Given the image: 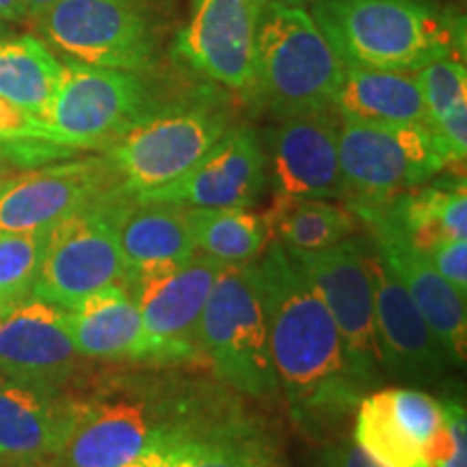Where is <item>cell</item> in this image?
Segmentation results:
<instances>
[{
  "label": "cell",
  "mask_w": 467,
  "mask_h": 467,
  "mask_svg": "<svg viewBox=\"0 0 467 467\" xmlns=\"http://www.w3.org/2000/svg\"><path fill=\"white\" fill-rule=\"evenodd\" d=\"M227 128L230 113L217 104L151 109L104 150V159L126 195H141L171 184L197 165Z\"/></svg>",
  "instance_id": "cell-6"
},
{
  "label": "cell",
  "mask_w": 467,
  "mask_h": 467,
  "mask_svg": "<svg viewBox=\"0 0 467 467\" xmlns=\"http://www.w3.org/2000/svg\"><path fill=\"white\" fill-rule=\"evenodd\" d=\"M323 467H383L370 454L361 451L353 440L337 441L323 454Z\"/></svg>",
  "instance_id": "cell-34"
},
{
  "label": "cell",
  "mask_w": 467,
  "mask_h": 467,
  "mask_svg": "<svg viewBox=\"0 0 467 467\" xmlns=\"http://www.w3.org/2000/svg\"><path fill=\"white\" fill-rule=\"evenodd\" d=\"M35 22L52 48L87 66L143 72L159 52L148 0H57Z\"/></svg>",
  "instance_id": "cell-9"
},
{
  "label": "cell",
  "mask_w": 467,
  "mask_h": 467,
  "mask_svg": "<svg viewBox=\"0 0 467 467\" xmlns=\"http://www.w3.org/2000/svg\"><path fill=\"white\" fill-rule=\"evenodd\" d=\"M61 78L42 117L52 143L66 150H107L151 110L141 72L63 58Z\"/></svg>",
  "instance_id": "cell-8"
},
{
  "label": "cell",
  "mask_w": 467,
  "mask_h": 467,
  "mask_svg": "<svg viewBox=\"0 0 467 467\" xmlns=\"http://www.w3.org/2000/svg\"><path fill=\"white\" fill-rule=\"evenodd\" d=\"M63 63L33 35L0 37V98L44 117L61 78Z\"/></svg>",
  "instance_id": "cell-27"
},
{
  "label": "cell",
  "mask_w": 467,
  "mask_h": 467,
  "mask_svg": "<svg viewBox=\"0 0 467 467\" xmlns=\"http://www.w3.org/2000/svg\"><path fill=\"white\" fill-rule=\"evenodd\" d=\"M80 355L69 336L67 309L28 296L0 317V372L17 381L63 388Z\"/></svg>",
  "instance_id": "cell-20"
},
{
  "label": "cell",
  "mask_w": 467,
  "mask_h": 467,
  "mask_svg": "<svg viewBox=\"0 0 467 467\" xmlns=\"http://www.w3.org/2000/svg\"><path fill=\"white\" fill-rule=\"evenodd\" d=\"M223 262L197 251L184 265L128 277L154 364L182 366L202 358L200 325Z\"/></svg>",
  "instance_id": "cell-12"
},
{
  "label": "cell",
  "mask_w": 467,
  "mask_h": 467,
  "mask_svg": "<svg viewBox=\"0 0 467 467\" xmlns=\"http://www.w3.org/2000/svg\"><path fill=\"white\" fill-rule=\"evenodd\" d=\"M429 255L431 265L435 271L446 279L448 284L454 285L461 295L467 292V241L463 238H443L435 243L433 247L424 251Z\"/></svg>",
  "instance_id": "cell-33"
},
{
  "label": "cell",
  "mask_w": 467,
  "mask_h": 467,
  "mask_svg": "<svg viewBox=\"0 0 467 467\" xmlns=\"http://www.w3.org/2000/svg\"><path fill=\"white\" fill-rule=\"evenodd\" d=\"M9 165H16L14 148H11V143L0 141V171H3V169H7Z\"/></svg>",
  "instance_id": "cell-37"
},
{
  "label": "cell",
  "mask_w": 467,
  "mask_h": 467,
  "mask_svg": "<svg viewBox=\"0 0 467 467\" xmlns=\"http://www.w3.org/2000/svg\"><path fill=\"white\" fill-rule=\"evenodd\" d=\"M429 126L437 124L451 110L467 104L465 57H440L418 69Z\"/></svg>",
  "instance_id": "cell-31"
},
{
  "label": "cell",
  "mask_w": 467,
  "mask_h": 467,
  "mask_svg": "<svg viewBox=\"0 0 467 467\" xmlns=\"http://www.w3.org/2000/svg\"><path fill=\"white\" fill-rule=\"evenodd\" d=\"M241 418L230 396L178 372L115 375L76 399L50 467H130L156 448Z\"/></svg>",
  "instance_id": "cell-1"
},
{
  "label": "cell",
  "mask_w": 467,
  "mask_h": 467,
  "mask_svg": "<svg viewBox=\"0 0 467 467\" xmlns=\"http://www.w3.org/2000/svg\"><path fill=\"white\" fill-rule=\"evenodd\" d=\"M277 3L292 5V7H307V5H312L314 0H277Z\"/></svg>",
  "instance_id": "cell-39"
},
{
  "label": "cell",
  "mask_w": 467,
  "mask_h": 467,
  "mask_svg": "<svg viewBox=\"0 0 467 467\" xmlns=\"http://www.w3.org/2000/svg\"><path fill=\"white\" fill-rule=\"evenodd\" d=\"M309 14L344 66L418 72L465 57V17L440 0H314Z\"/></svg>",
  "instance_id": "cell-3"
},
{
  "label": "cell",
  "mask_w": 467,
  "mask_h": 467,
  "mask_svg": "<svg viewBox=\"0 0 467 467\" xmlns=\"http://www.w3.org/2000/svg\"><path fill=\"white\" fill-rule=\"evenodd\" d=\"M107 208L128 277L167 271L197 254L182 206L139 202L117 184L109 192Z\"/></svg>",
  "instance_id": "cell-22"
},
{
  "label": "cell",
  "mask_w": 467,
  "mask_h": 467,
  "mask_svg": "<svg viewBox=\"0 0 467 467\" xmlns=\"http://www.w3.org/2000/svg\"><path fill=\"white\" fill-rule=\"evenodd\" d=\"M451 167L431 126L372 124L340 117L347 203H385Z\"/></svg>",
  "instance_id": "cell-7"
},
{
  "label": "cell",
  "mask_w": 467,
  "mask_h": 467,
  "mask_svg": "<svg viewBox=\"0 0 467 467\" xmlns=\"http://www.w3.org/2000/svg\"><path fill=\"white\" fill-rule=\"evenodd\" d=\"M76 399L0 372V467H50L72 429Z\"/></svg>",
  "instance_id": "cell-21"
},
{
  "label": "cell",
  "mask_w": 467,
  "mask_h": 467,
  "mask_svg": "<svg viewBox=\"0 0 467 467\" xmlns=\"http://www.w3.org/2000/svg\"><path fill=\"white\" fill-rule=\"evenodd\" d=\"M69 336L83 359L154 364L141 312L126 282L113 284L67 309Z\"/></svg>",
  "instance_id": "cell-23"
},
{
  "label": "cell",
  "mask_w": 467,
  "mask_h": 467,
  "mask_svg": "<svg viewBox=\"0 0 467 467\" xmlns=\"http://www.w3.org/2000/svg\"><path fill=\"white\" fill-rule=\"evenodd\" d=\"M268 0H200L180 33L178 52L192 69L232 91L251 93L255 33Z\"/></svg>",
  "instance_id": "cell-17"
},
{
  "label": "cell",
  "mask_w": 467,
  "mask_h": 467,
  "mask_svg": "<svg viewBox=\"0 0 467 467\" xmlns=\"http://www.w3.org/2000/svg\"><path fill=\"white\" fill-rule=\"evenodd\" d=\"M266 446L244 418L156 448L130 467H249Z\"/></svg>",
  "instance_id": "cell-28"
},
{
  "label": "cell",
  "mask_w": 467,
  "mask_h": 467,
  "mask_svg": "<svg viewBox=\"0 0 467 467\" xmlns=\"http://www.w3.org/2000/svg\"><path fill=\"white\" fill-rule=\"evenodd\" d=\"M368 271L375 295V325L383 375L400 381H433L454 366L416 301L368 243Z\"/></svg>",
  "instance_id": "cell-18"
},
{
  "label": "cell",
  "mask_w": 467,
  "mask_h": 467,
  "mask_svg": "<svg viewBox=\"0 0 467 467\" xmlns=\"http://www.w3.org/2000/svg\"><path fill=\"white\" fill-rule=\"evenodd\" d=\"M265 219L271 241L290 251L329 249L355 236L359 225L348 206L306 197H275Z\"/></svg>",
  "instance_id": "cell-26"
},
{
  "label": "cell",
  "mask_w": 467,
  "mask_h": 467,
  "mask_svg": "<svg viewBox=\"0 0 467 467\" xmlns=\"http://www.w3.org/2000/svg\"><path fill=\"white\" fill-rule=\"evenodd\" d=\"M409 241L431 249L443 238H467L465 178L420 184L383 203Z\"/></svg>",
  "instance_id": "cell-25"
},
{
  "label": "cell",
  "mask_w": 467,
  "mask_h": 467,
  "mask_svg": "<svg viewBox=\"0 0 467 467\" xmlns=\"http://www.w3.org/2000/svg\"><path fill=\"white\" fill-rule=\"evenodd\" d=\"M184 213L195 249L223 265L255 260L271 241L265 214L249 208H184Z\"/></svg>",
  "instance_id": "cell-29"
},
{
  "label": "cell",
  "mask_w": 467,
  "mask_h": 467,
  "mask_svg": "<svg viewBox=\"0 0 467 467\" xmlns=\"http://www.w3.org/2000/svg\"><path fill=\"white\" fill-rule=\"evenodd\" d=\"M443 405V424L426 451V467H467V418L459 399Z\"/></svg>",
  "instance_id": "cell-32"
},
{
  "label": "cell",
  "mask_w": 467,
  "mask_h": 467,
  "mask_svg": "<svg viewBox=\"0 0 467 467\" xmlns=\"http://www.w3.org/2000/svg\"><path fill=\"white\" fill-rule=\"evenodd\" d=\"M344 61L306 7L268 0L255 33L254 93L277 119L334 107Z\"/></svg>",
  "instance_id": "cell-4"
},
{
  "label": "cell",
  "mask_w": 467,
  "mask_h": 467,
  "mask_svg": "<svg viewBox=\"0 0 467 467\" xmlns=\"http://www.w3.org/2000/svg\"><path fill=\"white\" fill-rule=\"evenodd\" d=\"M48 232H0V317L31 296Z\"/></svg>",
  "instance_id": "cell-30"
},
{
  "label": "cell",
  "mask_w": 467,
  "mask_h": 467,
  "mask_svg": "<svg viewBox=\"0 0 467 467\" xmlns=\"http://www.w3.org/2000/svg\"><path fill=\"white\" fill-rule=\"evenodd\" d=\"M200 350L232 392L262 402L282 394L254 260L225 265L219 273L202 317Z\"/></svg>",
  "instance_id": "cell-5"
},
{
  "label": "cell",
  "mask_w": 467,
  "mask_h": 467,
  "mask_svg": "<svg viewBox=\"0 0 467 467\" xmlns=\"http://www.w3.org/2000/svg\"><path fill=\"white\" fill-rule=\"evenodd\" d=\"M255 266L273 366L292 418L312 435L331 433L366 396L348 368L340 331L284 244L268 241Z\"/></svg>",
  "instance_id": "cell-2"
},
{
  "label": "cell",
  "mask_w": 467,
  "mask_h": 467,
  "mask_svg": "<svg viewBox=\"0 0 467 467\" xmlns=\"http://www.w3.org/2000/svg\"><path fill=\"white\" fill-rule=\"evenodd\" d=\"M441 424V400L420 389L385 388L359 400L353 441L383 467H426Z\"/></svg>",
  "instance_id": "cell-19"
},
{
  "label": "cell",
  "mask_w": 467,
  "mask_h": 467,
  "mask_svg": "<svg viewBox=\"0 0 467 467\" xmlns=\"http://www.w3.org/2000/svg\"><path fill=\"white\" fill-rule=\"evenodd\" d=\"M262 139L249 126H232L184 175L161 189L130 195L139 202L182 208H251L266 191Z\"/></svg>",
  "instance_id": "cell-15"
},
{
  "label": "cell",
  "mask_w": 467,
  "mask_h": 467,
  "mask_svg": "<svg viewBox=\"0 0 467 467\" xmlns=\"http://www.w3.org/2000/svg\"><path fill=\"white\" fill-rule=\"evenodd\" d=\"M25 20H28V14L22 0H0V26L20 25Z\"/></svg>",
  "instance_id": "cell-35"
},
{
  "label": "cell",
  "mask_w": 467,
  "mask_h": 467,
  "mask_svg": "<svg viewBox=\"0 0 467 467\" xmlns=\"http://www.w3.org/2000/svg\"><path fill=\"white\" fill-rule=\"evenodd\" d=\"M22 3H25V7H26L28 20H37V17L42 16L46 9L52 7L57 0H22Z\"/></svg>",
  "instance_id": "cell-36"
},
{
  "label": "cell",
  "mask_w": 467,
  "mask_h": 467,
  "mask_svg": "<svg viewBox=\"0 0 467 467\" xmlns=\"http://www.w3.org/2000/svg\"><path fill=\"white\" fill-rule=\"evenodd\" d=\"M266 182L275 197L347 200L336 107L277 119L262 139Z\"/></svg>",
  "instance_id": "cell-13"
},
{
  "label": "cell",
  "mask_w": 467,
  "mask_h": 467,
  "mask_svg": "<svg viewBox=\"0 0 467 467\" xmlns=\"http://www.w3.org/2000/svg\"><path fill=\"white\" fill-rule=\"evenodd\" d=\"M285 251L318 290L340 331L350 372L368 394L383 381L375 295L368 271V243L364 238L350 236L323 251Z\"/></svg>",
  "instance_id": "cell-10"
},
{
  "label": "cell",
  "mask_w": 467,
  "mask_h": 467,
  "mask_svg": "<svg viewBox=\"0 0 467 467\" xmlns=\"http://www.w3.org/2000/svg\"><path fill=\"white\" fill-rule=\"evenodd\" d=\"M359 223L368 230L372 249L402 284L426 323L440 337L454 366H463L467 347V309L465 295L443 279L429 255L409 241L399 223L389 217L383 203H347Z\"/></svg>",
  "instance_id": "cell-14"
},
{
  "label": "cell",
  "mask_w": 467,
  "mask_h": 467,
  "mask_svg": "<svg viewBox=\"0 0 467 467\" xmlns=\"http://www.w3.org/2000/svg\"><path fill=\"white\" fill-rule=\"evenodd\" d=\"M249 467H273V463H271V457H268V452H266V454H262V457L255 459L254 463H251Z\"/></svg>",
  "instance_id": "cell-38"
},
{
  "label": "cell",
  "mask_w": 467,
  "mask_h": 467,
  "mask_svg": "<svg viewBox=\"0 0 467 467\" xmlns=\"http://www.w3.org/2000/svg\"><path fill=\"white\" fill-rule=\"evenodd\" d=\"M334 107L340 117L372 124L429 126L416 72L344 66Z\"/></svg>",
  "instance_id": "cell-24"
},
{
  "label": "cell",
  "mask_w": 467,
  "mask_h": 467,
  "mask_svg": "<svg viewBox=\"0 0 467 467\" xmlns=\"http://www.w3.org/2000/svg\"><path fill=\"white\" fill-rule=\"evenodd\" d=\"M119 184L104 159H80L0 180V232L50 230Z\"/></svg>",
  "instance_id": "cell-16"
},
{
  "label": "cell",
  "mask_w": 467,
  "mask_h": 467,
  "mask_svg": "<svg viewBox=\"0 0 467 467\" xmlns=\"http://www.w3.org/2000/svg\"><path fill=\"white\" fill-rule=\"evenodd\" d=\"M109 192L50 227L31 296L69 309L98 290L126 282L128 268L107 208Z\"/></svg>",
  "instance_id": "cell-11"
}]
</instances>
